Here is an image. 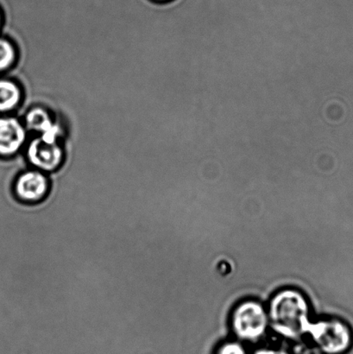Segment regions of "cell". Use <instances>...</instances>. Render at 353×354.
<instances>
[{
    "label": "cell",
    "instance_id": "1",
    "mask_svg": "<svg viewBox=\"0 0 353 354\" xmlns=\"http://www.w3.org/2000/svg\"><path fill=\"white\" fill-rule=\"evenodd\" d=\"M269 320L279 335L296 339L306 334L311 324L309 308L302 293L294 290L280 291L272 298Z\"/></svg>",
    "mask_w": 353,
    "mask_h": 354
},
{
    "label": "cell",
    "instance_id": "2",
    "mask_svg": "<svg viewBox=\"0 0 353 354\" xmlns=\"http://www.w3.org/2000/svg\"><path fill=\"white\" fill-rule=\"evenodd\" d=\"M321 351L327 354H344L352 348L353 337L350 328L337 319L311 322L307 332Z\"/></svg>",
    "mask_w": 353,
    "mask_h": 354
},
{
    "label": "cell",
    "instance_id": "3",
    "mask_svg": "<svg viewBox=\"0 0 353 354\" xmlns=\"http://www.w3.org/2000/svg\"><path fill=\"white\" fill-rule=\"evenodd\" d=\"M52 190V180L46 173L32 168L19 173L12 180L14 198L26 206H37L46 201Z\"/></svg>",
    "mask_w": 353,
    "mask_h": 354
},
{
    "label": "cell",
    "instance_id": "4",
    "mask_svg": "<svg viewBox=\"0 0 353 354\" xmlns=\"http://www.w3.org/2000/svg\"><path fill=\"white\" fill-rule=\"evenodd\" d=\"M24 150V157L30 168L48 175L57 173L64 165L65 150L61 142L48 143L39 136H35L28 141Z\"/></svg>",
    "mask_w": 353,
    "mask_h": 354
},
{
    "label": "cell",
    "instance_id": "5",
    "mask_svg": "<svg viewBox=\"0 0 353 354\" xmlns=\"http://www.w3.org/2000/svg\"><path fill=\"white\" fill-rule=\"evenodd\" d=\"M269 318L260 304L247 301L238 305L233 315L235 334L245 341H257L265 334Z\"/></svg>",
    "mask_w": 353,
    "mask_h": 354
},
{
    "label": "cell",
    "instance_id": "6",
    "mask_svg": "<svg viewBox=\"0 0 353 354\" xmlns=\"http://www.w3.org/2000/svg\"><path fill=\"white\" fill-rule=\"evenodd\" d=\"M22 118L28 133H36V136H39L48 143H64L65 127L46 107L38 105L31 106L24 112Z\"/></svg>",
    "mask_w": 353,
    "mask_h": 354
},
{
    "label": "cell",
    "instance_id": "7",
    "mask_svg": "<svg viewBox=\"0 0 353 354\" xmlns=\"http://www.w3.org/2000/svg\"><path fill=\"white\" fill-rule=\"evenodd\" d=\"M29 133L20 118L0 117V158L12 159L26 148Z\"/></svg>",
    "mask_w": 353,
    "mask_h": 354
},
{
    "label": "cell",
    "instance_id": "8",
    "mask_svg": "<svg viewBox=\"0 0 353 354\" xmlns=\"http://www.w3.org/2000/svg\"><path fill=\"white\" fill-rule=\"evenodd\" d=\"M23 102L22 86L15 80L0 79V113L19 111Z\"/></svg>",
    "mask_w": 353,
    "mask_h": 354
},
{
    "label": "cell",
    "instance_id": "9",
    "mask_svg": "<svg viewBox=\"0 0 353 354\" xmlns=\"http://www.w3.org/2000/svg\"><path fill=\"white\" fill-rule=\"evenodd\" d=\"M19 58L15 44L6 37H0V73L10 71Z\"/></svg>",
    "mask_w": 353,
    "mask_h": 354
},
{
    "label": "cell",
    "instance_id": "10",
    "mask_svg": "<svg viewBox=\"0 0 353 354\" xmlns=\"http://www.w3.org/2000/svg\"><path fill=\"white\" fill-rule=\"evenodd\" d=\"M218 354H247L243 346L238 343L230 342L223 345L218 352Z\"/></svg>",
    "mask_w": 353,
    "mask_h": 354
},
{
    "label": "cell",
    "instance_id": "11",
    "mask_svg": "<svg viewBox=\"0 0 353 354\" xmlns=\"http://www.w3.org/2000/svg\"><path fill=\"white\" fill-rule=\"evenodd\" d=\"M255 354H289L285 352L279 351V350H272V349H263L259 350V351L256 352Z\"/></svg>",
    "mask_w": 353,
    "mask_h": 354
},
{
    "label": "cell",
    "instance_id": "12",
    "mask_svg": "<svg viewBox=\"0 0 353 354\" xmlns=\"http://www.w3.org/2000/svg\"><path fill=\"white\" fill-rule=\"evenodd\" d=\"M3 26V14L0 12V29H1Z\"/></svg>",
    "mask_w": 353,
    "mask_h": 354
},
{
    "label": "cell",
    "instance_id": "13",
    "mask_svg": "<svg viewBox=\"0 0 353 354\" xmlns=\"http://www.w3.org/2000/svg\"><path fill=\"white\" fill-rule=\"evenodd\" d=\"M155 1H166V0H155Z\"/></svg>",
    "mask_w": 353,
    "mask_h": 354
}]
</instances>
